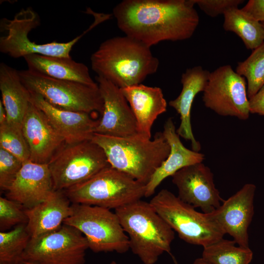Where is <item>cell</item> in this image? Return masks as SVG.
Returning a JSON list of instances; mask_svg holds the SVG:
<instances>
[{
	"label": "cell",
	"mask_w": 264,
	"mask_h": 264,
	"mask_svg": "<svg viewBox=\"0 0 264 264\" xmlns=\"http://www.w3.org/2000/svg\"><path fill=\"white\" fill-rule=\"evenodd\" d=\"M192 0H124L113 9L125 35L151 47L190 38L199 22Z\"/></svg>",
	"instance_id": "1"
},
{
	"label": "cell",
	"mask_w": 264,
	"mask_h": 264,
	"mask_svg": "<svg viewBox=\"0 0 264 264\" xmlns=\"http://www.w3.org/2000/svg\"><path fill=\"white\" fill-rule=\"evenodd\" d=\"M149 47L125 35L109 39L90 57L97 74L122 88L141 84L156 72L159 61Z\"/></svg>",
	"instance_id": "2"
},
{
	"label": "cell",
	"mask_w": 264,
	"mask_h": 264,
	"mask_svg": "<svg viewBox=\"0 0 264 264\" xmlns=\"http://www.w3.org/2000/svg\"><path fill=\"white\" fill-rule=\"evenodd\" d=\"M91 140L102 148L111 167L145 185L170 152L162 132L153 139L138 134L120 137L94 133Z\"/></svg>",
	"instance_id": "3"
},
{
	"label": "cell",
	"mask_w": 264,
	"mask_h": 264,
	"mask_svg": "<svg viewBox=\"0 0 264 264\" xmlns=\"http://www.w3.org/2000/svg\"><path fill=\"white\" fill-rule=\"evenodd\" d=\"M129 237L130 249L144 264H154L170 253L175 232L150 202L141 199L115 209Z\"/></svg>",
	"instance_id": "4"
},
{
	"label": "cell",
	"mask_w": 264,
	"mask_h": 264,
	"mask_svg": "<svg viewBox=\"0 0 264 264\" xmlns=\"http://www.w3.org/2000/svg\"><path fill=\"white\" fill-rule=\"evenodd\" d=\"M64 191L72 203L115 210L141 199L146 185L109 166Z\"/></svg>",
	"instance_id": "5"
},
{
	"label": "cell",
	"mask_w": 264,
	"mask_h": 264,
	"mask_svg": "<svg viewBox=\"0 0 264 264\" xmlns=\"http://www.w3.org/2000/svg\"><path fill=\"white\" fill-rule=\"evenodd\" d=\"M149 202L186 242L204 247L223 238L225 234L207 214L197 211L168 190H161Z\"/></svg>",
	"instance_id": "6"
},
{
	"label": "cell",
	"mask_w": 264,
	"mask_h": 264,
	"mask_svg": "<svg viewBox=\"0 0 264 264\" xmlns=\"http://www.w3.org/2000/svg\"><path fill=\"white\" fill-rule=\"evenodd\" d=\"M19 73L30 92L40 94L54 107L89 114L102 113L103 101L98 85L54 79L28 69L20 70Z\"/></svg>",
	"instance_id": "7"
},
{
	"label": "cell",
	"mask_w": 264,
	"mask_h": 264,
	"mask_svg": "<svg viewBox=\"0 0 264 264\" xmlns=\"http://www.w3.org/2000/svg\"><path fill=\"white\" fill-rule=\"evenodd\" d=\"M110 210L72 203L71 214L63 224L79 230L86 237L89 248L94 252L124 253L130 249L129 237L116 214Z\"/></svg>",
	"instance_id": "8"
},
{
	"label": "cell",
	"mask_w": 264,
	"mask_h": 264,
	"mask_svg": "<svg viewBox=\"0 0 264 264\" xmlns=\"http://www.w3.org/2000/svg\"><path fill=\"white\" fill-rule=\"evenodd\" d=\"M54 190L65 191L110 166L106 154L92 140L65 143L47 163Z\"/></svg>",
	"instance_id": "9"
},
{
	"label": "cell",
	"mask_w": 264,
	"mask_h": 264,
	"mask_svg": "<svg viewBox=\"0 0 264 264\" xmlns=\"http://www.w3.org/2000/svg\"><path fill=\"white\" fill-rule=\"evenodd\" d=\"M40 25L38 13L31 7L22 9L13 19H1L0 29L5 35L0 37V51L14 58H19L37 54L48 56L70 58L73 45L86 33L66 43L53 42L38 44L30 41L28 35Z\"/></svg>",
	"instance_id": "10"
},
{
	"label": "cell",
	"mask_w": 264,
	"mask_h": 264,
	"mask_svg": "<svg viewBox=\"0 0 264 264\" xmlns=\"http://www.w3.org/2000/svg\"><path fill=\"white\" fill-rule=\"evenodd\" d=\"M88 248L79 230L63 224L57 230L31 238L22 260L33 264H84Z\"/></svg>",
	"instance_id": "11"
},
{
	"label": "cell",
	"mask_w": 264,
	"mask_h": 264,
	"mask_svg": "<svg viewBox=\"0 0 264 264\" xmlns=\"http://www.w3.org/2000/svg\"><path fill=\"white\" fill-rule=\"evenodd\" d=\"M202 101L206 108L221 116L246 120L250 113L245 78L229 65L210 72Z\"/></svg>",
	"instance_id": "12"
},
{
	"label": "cell",
	"mask_w": 264,
	"mask_h": 264,
	"mask_svg": "<svg viewBox=\"0 0 264 264\" xmlns=\"http://www.w3.org/2000/svg\"><path fill=\"white\" fill-rule=\"evenodd\" d=\"M256 188L252 183L244 184L218 208L207 214L224 234L232 236L237 245L244 247H249L248 229L254 213Z\"/></svg>",
	"instance_id": "13"
},
{
	"label": "cell",
	"mask_w": 264,
	"mask_h": 264,
	"mask_svg": "<svg viewBox=\"0 0 264 264\" xmlns=\"http://www.w3.org/2000/svg\"><path fill=\"white\" fill-rule=\"evenodd\" d=\"M178 190L177 197L194 207L209 214L224 200L214 182L213 174L202 162L186 166L172 176Z\"/></svg>",
	"instance_id": "14"
},
{
	"label": "cell",
	"mask_w": 264,
	"mask_h": 264,
	"mask_svg": "<svg viewBox=\"0 0 264 264\" xmlns=\"http://www.w3.org/2000/svg\"><path fill=\"white\" fill-rule=\"evenodd\" d=\"M95 79L103 101V110L95 133L127 137L137 134L133 113L121 88L100 76Z\"/></svg>",
	"instance_id": "15"
},
{
	"label": "cell",
	"mask_w": 264,
	"mask_h": 264,
	"mask_svg": "<svg viewBox=\"0 0 264 264\" xmlns=\"http://www.w3.org/2000/svg\"><path fill=\"white\" fill-rule=\"evenodd\" d=\"M27 142L31 161L47 164L54 154L65 144L44 114L30 103L22 123Z\"/></svg>",
	"instance_id": "16"
},
{
	"label": "cell",
	"mask_w": 264,
	"mask_h": 264,
	"mask_svg": "<svg viewBox=\"0 0 264 264\" xmlns=\"http://www.w3.org/2000/svg\"><path fill=\"white\" fill-rule=\"evenodd\" d=\"M30 93V102L44 114L65 143L72 144L92 139L99 120L93 119L91 114L57 108L40 94Z\"/></svg>",
	"instance_id": "17"
},
{
	"label": "cell",
	"mask_w": 264,
	"mask_h": 264,
	"mask_svg": "<svg viewBox=\"0 0 264 264\" xmlns=\"http://www.w3.org/2000/svg\"><path fill=\"white\" fill-rule=\"evenodd\" d=\"M54 191L47 164L36 163L28 160L6 191L7 198L31 208L45 200Z\"/></svg>",
	"instance_id": "18"
},
{
	"label": "cell",
	"mask_w": 264,
	"mask_h": 264,
	"mask_svg": "<svg viewBox=\"0 0 264 264\" xmlns=\"http://www.w3.org/2000/svg\"><path fill=\"white\" fill-rule=\"evenodd\" d=\"M121 90L134 115L137 134L151 139V130L154 122L167 110V102L161 89L140 84L122 88Z\"/></svg>",
	"instance_id": "19"
},
{
	"label": "cell",
	"mask_w": 264,
	"mask_h": 264,
	"mask_svg": "<svg viewBox=\"0 0 264 264\" xmlns=\"http://www.w3.org/2000/svg\"><path fill=\"white\" fill-rule=\"evenodd\" d=\"M210 72L201 66L187 68L182 73L181 83L182 88L179 95L169 102L180 115V124L176 129L178 135L191 142L192 150L198 152L201 149L199 142L193 133L191 112L193 101L198 93L203 92L207 84Z\"/></svg>",
	"instance_id": "20"
},
{
	"label": "cell",
	"mask_w": 264,
	"mask_h": 264,
	"mask_svg": "<svg viewBox=\"0 0 264 264\" xmlns=\"http://www.w3.org/2000/svg\"><path fill=\"white\" fill-rule=\"evenodd\" d=\"M162 132L170 146V152L146 184L145 197L153 196L157 187L167 177L172 176L186 166L202 162L204 159L203 154L189 150L183 145L172 118L167 119Z\"/></svg>",
	"instance_id": "21"
},
{
	"label": "cell",
	"mask_w": 264,
	"mask_h": 264,
	"mask_svg": "<svg viewBox=\"0 0 264 264\" xmlns=\"http://www.w3.org/2000/svg\"><path fill=\"white\" fill-rule=\"evenodd\" d=\"M72 202L64 191L54 190L44 201L25 209L28 219L26 228L35 238L60 228L71 212Z\"/></svg>",
	"instance_id": "22"
},
{
	"label": "cell",
	"mask_w": 264,
	"mask_h": 264,
	"mask_svg": "<svg viewBox=\"0 0 264 264\" xmlns=\"http://www.w3.org/2000/svg\"><path fill=\"white\" fill-rule=\"evenodd\" d=\"M23 58L30 70L54 79L74 81L91 86L98 85L91 77L88 67L83 63L74 61L71 57L34 54Z\"/></svg>",
	"instance_id": "23"
},
{
	"label": "cell",
	"mask_w": 264,
	"mask_h": 264,
	"mask_svg": "<svg viewBox=\"0 0 264 264\" xmlns=\"http://www.w3.org/2000/svg\"><path fill=\"white\" fill-rule=\"evenodd\" d=\"M0 90L7 122L22 125L31 93L21 81L19 71L4 63L0 64Z\"/></svg>",
	"instance_id": "24"
},
{
	"label": "cell",
	"mask_w": 264,
	"mask_h": 264,
	"mask_svg": "<svg viewBox=\"0 0 264 264\" xmlns=\"http://www.w3.org/2000/svg\"><path fill=\"white\" fill-rule=\"evenodd\" d=\"M223 16L224 29L237 35L247 49L253 50L264 42V28L262 23L242 8L231 9Z\"/></svg>",
	"instance_id": "25"
},
{
	"label": "cell",
	"mask_w": 264,
	"mask_h": 264,
	"mask_svg": "<svg viewBox=\"0 0 264 264\" xmlns=\"http://www.w3.org/2000/svg\"><path fill=\"white\" fill-rule=\"evenodd\" d=\"M223 238L203 247L202 258L211 264H249L253 253L248 247L236 245Z\"/></svg>",
	"instance_id": "26"
},
{
	"label": "cell",
	"mask_w": 264,
	"mask_h": 264,
	"mask_svg": "<svg viewBox=\"0 0 264 264\" xmlns=\"http://www.w3.org/2000/svg\"><path fill=\"white\" fill-rule=\"evenodd\" d=\"M31 239L26 224L0 232V264H19Z\"/></svg>",
	"instance_id": "27"
},
{
	"label": "cell",
	"mask_w": 264,
	"mask_h": 264,
	"mask_svg": "<svg viewBox=\"0 0 264 264\" xmlns=\"http://www.w3.org/2000/svg\"><path fill=\"white\" fill-rule=\"evenodd\" d=\"M236 72L246 79L250 98L264 85V42L246 60L238 63Z\"/></svg>",
	"instance_id": "28"
},
{
	"label": "cell",
	"mask_w": 264,
	"mask_h": 264,
	"mask_svg": "<svg viewBox=\"0 0 264 264\" xmlns=\"http://www.w3.org/2000/svg\"><path fill=\"white\" fill-rule=\"evenodd\" d=\"M0 148L22 162L29 160V149L22 125L7 121L0 124Z\"/></svg>",
	"instance_id": "29"
},
{
	"label": "cell",
	"mask_w": 264,
	"mask_h": 264,
	"mask_svg": "<svg viewBox=\"0 0 264 264\" xmlns=\"http://www.w3.org/2000/svg\"><path fill=\"white\" fill-rule=\"evenodd\" d=\"M27 221L25 209L22 205L7 198L0 197V231L12 226L27 224Z\"/></svg>",
	"instance_id": "30"
},
{
	"label": "cell",
	"mask_w": 264,
	"mask_h": 264,
	"mask_svg": "<svg viewBox=\"0 0 264 264\" xmlns=\"http://www.w3.org/2000/svg\"><path fill=\"white\" fill-rule=\"evenodd\" d=\"M23 162L0 148V187L7 191L21 170Z\"/></svg>",
	"instance_id": "31"
},
{
	"label": "cell",
	"mask_w": 264,
	"mask_h": 264,
	"mask_svg": "<svg viewBox=\"0 0 264 264\" xmlns=\"http://www.w3.org/2000/svg\"><path fill=\"white\" fill-rule=\"evenodd\" d=\"M207 15L215 18L228 10L238 8L244 2L242 0H192Z\"/></svg>",
	"instance_id": "32"
},
{
	"label": "cell",
	"mask_w": 264,
	"mask_h": 264,
	"mask_svg": "<svg viewBox=\"0 0 264 264\" xmlns=\"http://www.w3.org/2000/svg\"><path fill=\"white\" fill-rule=\"evenodd\" d=\"M242 9L257 21L264 22V0H249Z\"/></svg>",
	"instance_id": "33"
},
{
	"label": "cell",
	"mask_w": 264,
	"mask_h": 264,
	"mask_svg": "<svg viewBox=\"0 0 264 264\" xmlns=\"http://www.w3.org/2000/svg\"><path fill=\"white\" fill-rule=\"evenodd\" d=\"M248 99L250 113L264 116V85Z\"/></svg>",
	"instance_id": "34"
},
{
	"label": "cell",
	"mask_w": 264,
	"mask_h": 264,
	"mask_svg": "<svg viewBox=\"0 0 264 264\" xmlns=\"http://www.w3.org/2000/svg\"><path fill=\"white\" fill-rule=\"evenodd\" d=\"M7 121V114L1 100H0V124Z\"/></svg>",
	"instance_id": "35"
},
{
	"label": "cell",
	"mask_w": 264,
	"mask_h": 264,
	"mask_svg": "<svg viewBox=\"0 0 264 264\" xmlns=\"http://www.w3.org/2000/svg\"><path fill=\"white\" fill-rule=\"evenodd\" d=\"M193 264H211L203 258H197L193 262Z\"/></svg>",
	"instance_id": "36"
},
{
	"label": "cell",
	"mask_w": 264,
	"mask_h": 264,
	"mask_svg": "<svg viewBox=\"0 0 264 264\" xmlns=\"http://www.w3.org/2000/svg\"><path fill=\"white\" fill-rule=\"evenodd\" d=\"M110 264H117V263L114 261H112L110 262Z\"/></svg>",
	"instance_id": "37"
},
{
	"label": "cell",
	"mask_w": 264,
	"mask_h": 264,
	"mask_svg": "<svg viewBox=\"0 0 264 264\" xmlns=\"http://www.w3.org/2000/svg\"><path fill=\"white\" fill-rule=\"evenodd\" d=\"M19 264H26V263L24 262H21L20 263H19Z\"/></svg>",
	"instance_id": "38"
},
{
	"label": "cell",
	"mask_w": 264,
	"mask_h": 264,
	"mask_svg": "<svg viewBox=\"0 0 264 264\" xmlns=\"http://www.w3.org/2000/svg\"><path fill=\"white\" fill-rule=\"evenodd\" d=\"M24 262L26 263V264H31V263H27V262Z\"/></svg>",
	"instance_id": "39"
},
{
	"label": "cell",
	"mask_w": 264,
	"mask_h": 264,
	"mask_svg": "<svg viewBox=\"0 0 264 264\" xmlns=\"http://www.w3.org/2000/svg\"><path fill=\"white\" fill-rule=\"evenodd\" d=\"M262 23V25H263V27L264 28V23Z\"/></svg>",
	"instance_id": "40"
}]
</instances>
